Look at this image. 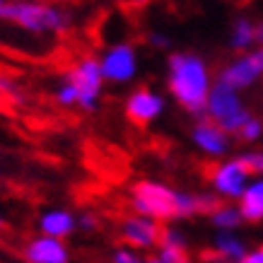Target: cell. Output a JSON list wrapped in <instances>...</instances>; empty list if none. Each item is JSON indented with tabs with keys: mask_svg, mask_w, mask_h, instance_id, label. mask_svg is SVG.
<instances>
[{
	"mask_svg": "<svg viewBox=\"0 0 263 263\" xmlns=\"http://www.w3.org/2000/svg\"><path fill=\"white\" fill-rule=\"evenodd\" d=\"M208 68L198 56L172 53L169 56V89L186 111L203 119L208 111Z\"/></svg>",
	"mask_w": 263,
	"mask_h": 263,
	"instance_id": "obj_1",
	"label": "cell"
},
{
	"mask_svg": "<svg viewBox=\"0 0 263 263\" xmlns=\"http://www.w3.org/2000/svg\"><path fill=\"white\" fill-rule=\"evenodd\" d=\"M0 17L20 24L22 29H29V32L53 29L61 36H68V27H70L68 10H61L56 5H44V3H5Z\"/></svg>",
	"mask_w": 263,
	"mask_h": 263,
	"instance_id": "obj_2",
	"label": "cell"
},
{
	"mask_svg": "<svg viewBox=\"0 0 263 263\" xmlns=\"http://www.w3.org/2000/svg\"><path fill=\"white\" fill-rule=\"evenodd\" d=\"M133 208L138 213L157 220H172L176 217V191L155 181H136L130 186Z\"/></svg>",
	"mask_w": 263,
	"mask_h": 263,
	"instance_id": "obj_3",
	"label": "cell"
},
{
	"mask_svg": "<svg viewBox=\"0 0 263 263\" xmlns=\"http://www.w3.org/2000/svg\"><path fill=\"white\" fill-rule=\"evenodd\" d=\"M65 80L75 89L78 102H80L85 109H92L97 95H99V89H102V65L89 56L82 58V61H78L70 70L65 72Z\"/></svg>",
	"mask_w": 263,
	"mask_h": 263,
	"instance_id": "obj_4",
	"label": "cell"
},
{
	"mask_svg": "<svg viewBox=\"0 0 263 263\" xmlns=\"http://www.w3.org/2000/svg\"><path fill=\"white\" fill-rule=\"evenodd\" d=\"M160 111H162V99L152 95L147 87H138L133 95L128 97L126 116L133 126L145 128Z\"/></svg>",
	"mask_w": 263,
	"mask_h": 263,
	"instance_id": "obj_5",
	"label": "cell"
},
{
	"mask_svg": "<svg viewBox=\"0 0 263 263\" xmlns=\"http://www.w3.org/2000/svg\"><path fill=\"white\" fill-rule=\"evenodd\" d=\"M133 72H136V56H133V48L128 44L116 46L102 63V75H106L109 80L126 82L133 78Z\"/></svg>",
	"mask_w": 263,
	"mask_h": 263,
	"instance_id": "obj_6",
	"label": "cell"
},
{
	"mask_svg": "<svg viewBox=\"0 0 263 263\" xmlns=\"http://www.w3.org/2000/svg\"><path fill=\"white\" fill-rule=\"evenodd\" d=\"M24 261L29 263H68V249L58 239H32L22 249Z\"/></svg>",
	"mask_w": 263,
	"mask_h": 263,
	"instance_id": "obj_7",
	"label": "cell"
},
{
	"mask_svg": "<svg viewBox=\"0 0 263 263\" xmlns=\"http://www.w3.org/2000/svg\"><path fill=\"white\" fill-rule=\"evenodd\" d=\"M241 109L239 99L234 95V89L222 85V82H217L210 97H208V114H210V119L217 121V123H222L224 119H230L232 114H237Z\"/></svg>",
	"mask_w": 263,
	"mask_h": 263,
	"instance_id": "obj_8",
	"label": "cell"
},
{
	"mask_svg": "<svg viewBox=\"0 0 263 263\" xmlns=\"http://www.w3.org/2000/svg\"><path fill=\"white\" fill-rule=\"evenodd\" d=\"M247 167L241 164V160H234L230 164H224V167L217 169L215 179L213 183L217 186V191H222L224 196H230V198H237L244 193V181H247Z\"/></svg>",
	"mask_w": 263,
	"mask_h": 263,
	"instance_id": "obj_9",
	"label": "cell"
},
{
	"mask_svg": "<svg viewBox=\"0 0 263 263\" xmlns=\"http://www.w3.org/2000/svg\"><path fill=\"white\" fill-rule=\"evenodd\" d=\"M193 138L203 150L213 152V155H220V152L227 150V133L210 116H203L198 121V126L193 128Z\"/></svg>",
	"mask_w": 263,
	"mask_h": 263,
	"instance_id": "obj_10",
	"label": "cell"
},
{
	"mask_svg": "<svg viewBox=\"0 0 263 263\" xmlns=\"http://www.w3.org/2000/svg\"><path fill=\"white\" fill-rule=\"evenodd\" d=\"M258 78V72L251 68V63L247 61V56L241 58V61H237V63L227 65V68H222L220 70V82L222 85H227V87H249L251 82Z\"/></svg>",
	"mask_w": 263,
	"mask_h": 263,
	"instance_id": "obj_11",
	"label": "cell"
},
{
	"mask_svg": "<svg viewBox=\"0 0 263 263\" xmlns=\"http://www.w3.org/2000/svg\"><path fill=\"white\" fill-rule=\"evenodd\" d=\"M241 217L249 222H261L263 220V181L249 186L241 193Z\"/></svg>",
	"mask_w": 263,
	"mask_h": 263,
	"instance_id": "obj_12",
	"label": "cell"
},
{
	"mask_svg": "<svg viewBox=\"0 0 263 263\" xmlns=\"http://www.w3.org/2000/svg\"><path fill=\"white\" fill-rule=\"evenodd\" d=\"M41 230L51 234V239H61V237H68L72 232V217L68 213H48L44 220H41Z\"/></svg>",
	"mask_w": 263,
	"mask_h": 263,
	"instance_id": "obj_13",
	"label": "cell"
},
{
	"mask_svg": "<svg viewBox=\"0 0 263 263\" xmlns=\"http://www.w3.org/2000/svg\"><path fill=\"white\" fill-rule=\"evenodd\" d=\"M217 251H220L230 263H241V258L247 256L244 244L237 241L234 237H230V234H220V237H217Z\"/></svg>",
	"mask_w": 263,
	"mask_h": 263,
	"instance_id": "obj_14",
	"label": "cell"
},
{
	"mask_svg": "<svg viewBox=\"0 0 263 263\" xmlns=\"http://www.w3.org/2000/svg\"><path fill=\"white\" fill-rule=\"evenodd\" d=\"M254 41V24L249 22V20H237L234 24V34H232V48L234 51H244Z\"/></svg>",
	"mask_w": 263,
	"mask_h": 263,
	"instance_id": "obj_15",
	"label": "cell"
},
{
	"mask_svg": "<svg viewBox=\"0 0 263 263\" xmlns=\"http://www.w3.org/2000/svg\"><path fill=\"white\" fill-rule=\"evenodd\" d=\"M222 208H227V203L222 198H217V196H196V215L213 217Z\"/></svg>",
	"mask_w": 263,
	"mask_h": 263,
	"instance_id": "obj_16",
	"label": "cell"
},
{
	"mask_svg": "<svg viewBox=\"0 0 263 263\" xmlns=\"http://www.w3.org/2000/svg\"><path fill=\"white\" fill-rule=\"evenodd\" d=\"M210 220H213L217 227H237V224L241 222V213L227 205V208H222L220 213H215V215L210 217Z\"/></svg>",
	"mask_w": 263,
	"mask_h": 263,
	"instance_id": "obj_17",
	"label": "cell"
},
{
	"mask_svg": "<svg viewBox=\"0 0 263 263\" xmlns=\"http://www.w3.org/2000/svg\"><path fill=\"white\" fill-rule=\"evenodd\" d=\"M162 261L164 263H193L186 247H162Z\"/></svg>",
	"mask_w": 263,
	"mask_h": 263,
	"instance_id": "obj_18",
	"label": "cell"
},
{
	"mask_svg": "<svg viewBox=\"0 0 263 263\" xmlns=\"http://www.w3.org/2000/svg\"><path fill=\"white\" fill-rule=\"evenodd\" d=\"M261 130H263V123L261 121H256V119H251L247 123V126L241 128L239 133H237V140H239V143H251V140H256V138L261 136Z\"/></svg>",
	"mask_w": 263,
	"mask_h": 263,
	"instance_id": "obj_19",
	"label": "cell"
},
{
	"mask_svg": "<svg viewBox=\"0 0 263 263\" xmlns=\"http://www.w3.org/2000/svg\"><path fill=\"white\" fill-rule=\"evenodd\" d=\"M241 164L247 167L249 174H256V172H263V152H254V155H247V157H239Z\"/></svg>",
	"mask_w": 263,
	"mask_h": 263,
	"instance_id": "obj_20",
	"label": "cell"
},
{
	"mask_svg": "<svg viewBox=\"0 0 263 263\" xmlns=\"http://www.w3.org/2000/svg\"><path fill=\"white\" fill-rule=\"evenodd\" d=\"M80 227L87 232H95V230H102V217L95 215V213H85L80 217Z\"/></svg>",
	"mask_w": 263,
	"mask_h": 263,
	"instance_id": "obj_21",
	"label": "cell"
},
{
	"mask_svg": "<svg viewBox=\"0 0 263 263\" xmlns=\"http://www.w3.org/2000/svg\"><path fill=\"white\" fill-rule=\"evenodd\" d=\"M247 61L251 63V68H254L258 75H263V48H258V51H254V53H249Z\"/></svg>",
	"mask_w": 263,
	"mask_h": 263,
	"instance_id": "obj_22",
	"label": "cell"
},
{
	"mask_svg": "<svg viewBox=\"0 0 263 263\" xmlns=\"http://www.w3.org/2000/svg\"><path fill=\"white\" fill-rule=\"evenodd\" d=\"M58 102H61V104H75V102H78V95H75V89H72L70 85H65V87L58 92Z\"/></svg>",
	"mask_w": 263,
	"mask_h": 263,
	"instance_id": "obj_23",
	"label": "cell"
},
{
	"mask_svg": "<svg viewBox=\"0 0 263 263\" xmlns=\"http://www.w3.org/2000/svg\"><path fill=\"white\" fill-rule=\"evenodd\" d=\"M114 263H140L136 254H128V251H119V254L114 256Z\"/></svg>",
	"mask_w": 263,
	"mask_h": 263,
	"instance_id": "obj_24",
	"label": "cell"
},
{
	"mask_svg": "<svg viewBox=\"0 0 263 263\" xmlns=\"http://www.w3.org/2000/svg\"><path fill=\"white\" fill-rule=\"evenodd\" d=\"M241 263H263V247H258L254 254H247L241 258Z\"/></svg>",
	"mask_w": 263,
	"mask_h": 263,
	"instance_id": "obj_25",
	"label": "cell"
},
{
	"mask_svg": "<svg viewBox=\"0 0 263 263\" xmlns=\"http://www.w3.org/2000/svg\"><path fill=\"white\" fill-rule=\"evenodd\" d=\"M147 41H150V44H155L157 48H167L169 46V39H164L162 34H150V36H147Z\"/></svg>",
	"mask_w": 263,
	"mask_h": 263,
	"instance_id": "obj_26",
	"label": "cell"
},
{
	"mask_svg": "<svg viewBox=\"0 0 263 263\" xmlns=\"http://www.w3.org/2000/svg\"><path fill=\"white\" fill-rule=\"evenodd\" d=\"M254 41L263 44V22H261V24H256V27H254Z\"/></svg>",
	"mask_w": 263,
	"mask_h": 263,
	"instance_id": "obj_27",
	"label": "cell"
},
{
	"mask_svg": "<svg viewBox=\"0 0 263 263\" xmlns=\"http://www.w3.org/2000/svg\"><path fill=\"white\" fill-rule=\"evenodd\" d=\"M0 232H10V227H8V222H3V220H0Z\"/></svg>",
	"mask_w": 263,
	"mask_h": 263,
	"instance_id": "obj_28",
	"label": "cell"
},
{
	"mask_svg": "<svg viewBox=\"0 0 263 263\" xmlns=\"http://www.w3.org/2000/svg\"><path fill=\"white\" fill-rule=\"evenodd\" d=\"M145 263H164V261H162V258H152V256H150V258H147Z\"/></svg>",
	"mask_w": 263,
	"mask_h": 263,
	"instance_id": "obj_29",
	"label": "cell"
},
{
	"mask_svg": "<svg viewBox=\"0 0 263 263\" xmlns=\"http://www.w3.org/2000/svg\"><path fill=\"white\" fill-rule=\"evenodd\" d=\"M3 5H5V3H0V12H3Z\"/></svg>",
	"mask_w": 263,
	"mask_h": 263,
	"instance_id": "obj_30",
	"label": "cell"
}]
</instances>
